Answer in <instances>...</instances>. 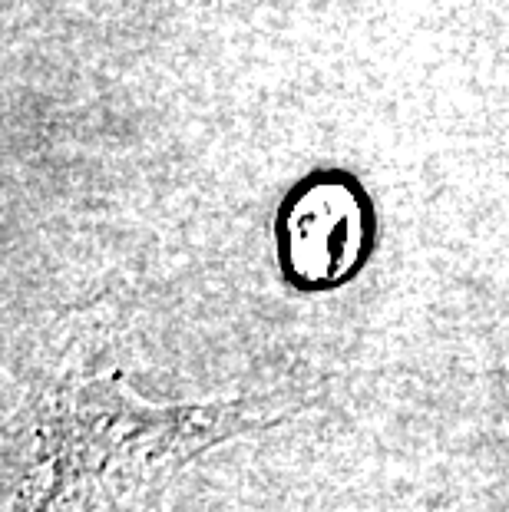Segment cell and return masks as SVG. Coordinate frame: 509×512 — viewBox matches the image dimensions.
<instances>
[{
  "label": "cell",
  "mask_w": 509,
  "mask_h": 512,
  "mask_svg": "<svg viewBox=\"0 0 509 512\" xmlns=\"http://www.w3.org/2000/svg\"><path fill=\"white\" fill-rule=\"evenodd\" d=\"M252 400L149 403L119 377L53 390L10 512H159L176 476L222 440L272 423Z\"/></svg>",
  "instance_id": "obj_1"
}]
</instances>
